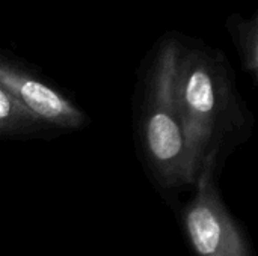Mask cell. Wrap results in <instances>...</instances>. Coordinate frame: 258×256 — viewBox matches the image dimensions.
<instances>
[{"label": "cell", "mask_w": 258, "mask_h": 256, "mask_svg": "<svg viewBox=\"0 0 258 256\" xmlns=\"http://www.w3.org/2000/svg\"><path fill=\"white\" fill-rule=\"evenodd\" d=\"M213 163L212 151L201 161L197 195L184 216L190 243L198 256H249L243 234L213 186Z\"/></svg>", "instance_id": "1"}, {"label": "cell", "mask_w": 258, "mask_h": 256, "mask_svg": "<svg viewBox=\"0 0 258 256\" xmlns=\"http://www.w3.org/2000/svg\"><path fill=\"white\" fill-rule=\"evenodd\" d=\"M216 94L213 81L206 71H194L180 92L177 100L178 115L186 142V154L189 170L194 178L198 175L203 158L207 155L215 128L216 116Z\"/></svg>", "instance_id": "2"}]
</instances>
